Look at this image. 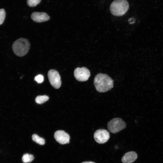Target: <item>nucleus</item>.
<instances>
[{
  "label": "nucleus",
  "instance_id": "obj_1",
  "mask_svg": "<svg viewBox=\"0 0 163 163\" xmlns=\"http://www.w3.org/2000/svg\"><path fill=\"white\" fill-rule=\"evenodd\" d=\"M94 83L97 91L104 92L108 91L113 88V81L107 75L99 73L95 76Z\"/></svg>",
  "mask_w": 163,
  "mask_h": 163
},
{
  "label": "nucleus",
  "instance_id": "obj_2",
  "mask_svg": "<svg viewBox=\"0 0 163 163\" xmlns=\"http://www.w3.org/2000/svg\"><path fill=\"white\" fill-rule=\"evenodd\" d=\"M30 47V43L26 39L21 38L15 41L12 48L14 54L19 56H22L28 53Z\"/></svg>",
  "mask_w": 163,
  "mask_h": 163
},
{
  "label": "nucleus",
  "instance_id": "obj_3",
  "mask_svg": "<svg viewBox=\"0 0 163 163\" xmlns=\"http://www.w3.org/2000/svg\"><path fill=\"white\" fill-rule=\"evenodd\" d=\"M129 8L126 0H114L110 6V11L113 15L120 16L123 15Z\"/></svg>",
  "mask_w": 163,
  "mask_h": 163
},
{
  "label": "nucleus",
  "instance_id": "obj_4",
  "mask_svg": "<svg viewBox=\"0 0 163 163\" xmlns=\"http://www.w3.org/2000/svg\"><path fill=\"white\" fill-rule=\"evenodd\" d=\"M126 127L125 122L121 118H115L109 121L107 127L109 131L114 133L120 132Z\"/></svg>",
  "mask_w": 163,
  "mask_h": 163
},
{
  "label": "nucleus",
  "instance_id": "obj_5",
  "mask_svg": "<svg viewBox=\"0 0 163 163\" xmlns=\"http://www.w3.org/2000/svg\"><path fill=\"white\" fill-rule=\"evenodd\" d=\"M48 77L51 85L55 88H59L61 84L60 75L57 71L53 69L50 70L48 72Z\"/></svg>",
  "mask_w": 163,
  "mask_h": 163
},
{
  "label": "nucleus",
  "instance_id": "obj_6",
  "mask_svg": "<svg viewBox=\"0 0 163 163\" xmlns=\"http://www.w3.org/2000/svg\"><path fill=\"white\" fill-rule=\"evenodd\" d=\"M74 75L76 80L80 82L87 81L90 77L89 70L86 67H77L74 71Z\"/></svg>",
  "mask_w": 163,
  "mask_h": 163
},
{
  "label": "nucleus",
  "instance_id": "obj_7",
  "mask_svg": "<svg viewBox=\"0 0 163 163\" xmlns=\"http://www.w3.org/2000/svg\"><path fill=\"white\" fill-rule=\"evenodd\" d=\"M94 137L95 140L99 144L105 143L110 137L109 132L106 130L100 129L97 130L94 132Z\"/></svg>",
  "mask_w": 163,
  "mask_h": 163
},
{
  "label": "nucleus",
  "instance_id": "obj_8",
  "mask_svg": "<svg viewBox=\"0 0 163 163\" xmlns=\"http://www.w3.org/2000/svg\"><path fill=\"white\" fill-rule=\"evenodd\" d=\"M54 137L56 141L61 144H68L69 142V135L63 130L56 131L54 134Z\"/></svg>",
  "mask_w": 163,
  "mask_h": 163
},
{
  "label": "nucleus",
  "instance_id": "obj_9",
  "mask_svg": "<svg viewBox=\"0 0 163 163\" xmlns=\"http://www.w3.org/2000/svg\"><path fill=\"white\" fill-rule=\"evenodd\" d=\"M31 19L37 22L46 21L50 19L48 15L44 12H34L31 15Z\"/></svg>",
  "mask_w": 163,
  "mask_h": 163
},
{
  "label": "nucleus",
  "instance_id": "obj_10",
  "mask_svg": "<svg viewBox=\"0 0 163 163\" xmlns=\"http://www.w3.org/2000/svg\"><path fill=\"white\" fill-rule=\"evenodd\" d=\"M137 155L136 153L133 151L128 152L125 153L122 158V161L123 163H132L137 158Z\"/></svg>",
  "mask_w": 163,
  "mask_h": 163
},
{
  "label": "nucleus",
  "instance_id": "obj_11",
  "mask_svg": "<svg viewBox=\"0 0 163 163\" xmlns=\"http://www.w3.org/2000/svg\"><path fill=\"white\" fill-rule=\"evenodd\" d=\"M32 138L34 141L40 145H43L45 143V139L36 134H33Z\"/></svg>",
  "mask_w": 163,
  "mask_h": 163
},
{
  "label": "nucleus",
  "instance_id": "obj_12",
  "mask_svg": "<svg viewBox=\"0 0 163 163\" xmlns=\"http://www.w3.org/2000/svg\"><path fill=\"white\" fill-rule=\"evenodd\" d=\"M49 99V97L47 95H39L36 97L35 101L37 104H41L47 101Z\"/></svg>",
  "mask_w": 163,
  "mask_h": 163
},
{
  "label": "nucleus",
  "instance_id": "obj_13",
  "mask_svg": "<svg viewBox=\"0 0 163 163\" xmlns=\"http://www.w3.org/2000/svg\"><path fill=\"white\" fill-rule=\"evenodd\" d=\"M34 159V156L31 154L26 153L24 154L22 158V161L24 163H30Z\"/></svg>",
  "mask_w": 163,
  "mask_h": 163
},
{
  "label": "nucleus",
  "instance_id": "obj_14",
  "mask_svg": "<svg viewBox=\"0 0 163 163\" xmlns=\"http://www.w3.org/2000/svg\"><path fill=\"white\" fill-rule=\"evenodd\" d=\"M41 0H27V4L30 7L36 6L41 2Z\"/></svg>",
  "mask_w": 163,
  "mask_h": 163
},
{
  "label": "nucleus",
  "instance_id": "obj_15",
  "mask_svg": "<svg viewBox=\"0 0 163 163\" xmlns=\"http://www.w3.org/2000/svg\"><path fill=\"white\" fill-rule=\"evenodd\" d=\"M5 12L3 9H0V25L4 21L5 17Z\"/></svg>",
  "mask_w": 163,
  "mask_h": 163
},
{
  "label": "nucleus",
  "instance_id": "obj_16",
  "mask_svg": "<svg viewBox=\"0 0 163 163\" xmlns=\"http://www.w3.org/2000/svg\"><path fill=\"white\" fill-rule=\"evenodd\" d=\"M34 80L38 83H41L44 81V77L41 74H39L35 77Z\"/></svg>",
  "mask_w": 163,
  "mask_h": 163
},
{
  "label": "nucleus",
  "instance_id": "obj_17",
  "mask_svg": "<svg viewBox=\"0 0 163 163\" xmlns=\"http://www.w3.org/2000/svg\"><path fill=\"white\" fill-rule=\"evenodd\" d=\"M135 20L133 18H131L129 19V23L130 24L134 23L135 22Z\"/></svg>",
  "mask_w": 163,
  "mask_h": 163
},
{
  "label": "nucleus",
  "instance_id": "obj_18",
  "mask_svg": "<svg viewBox=\"0 0 163 163\" xmlns=\"http://www.w3.org/2000/svg\"><path fill=\"white\" fill-rule=\"evenodd\" d=\"M82 163H95V162H92V161H85L83 162Z\"/></svg>",
  "mask_w": 163,
  "mask_h": 163
}]
</instances>
